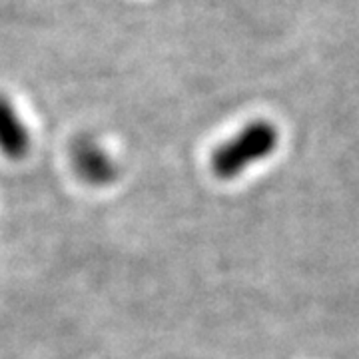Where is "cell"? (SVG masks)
I'll return each mask as SVG.
<instances>
[{"label":"cell","mask_w":359,"mask_h":359,"mask_svg":"<svg viewBox=\"0 0 359 359\" xmlns=\"http://www.w3.org/2000/svg\"><path fill=\"white\" fill-rule=\"evenodd\" d=\"M32 148V134L16 104L0 92V154L22 160Z\"/></svg>","instance_id":"cell-3"},{"label":"cell","mask_w":359,"mask_h":359,"mask_svg":"<svg viewBox=\"0 0 359 359\" xmlns=\"http://www.w3.org/2000/svg\"><path fill=\"white\" fill-rule=\"evenodd\" d=\"M280 146V130L269 120H252L224 140L210 156V170L219 180H236L266 162Z\"/></svg>","instance_id":"cell-1"},{"label":"cell","mask_w":359,"mask_h":359,"mask_svg":"<svg viewBox=\"0 0 359 359\" xmlns=\"http://www.w3.org/2000/svg\"><path fill=\"white\" fill-rule=\"evenodd\" d=\"M72 168L80 178L90 186H106L118 176L114 158L108 154L100 142L80 138L72 146Z\"/></svg>","instance_id":"cell-2"}]
</instances>
